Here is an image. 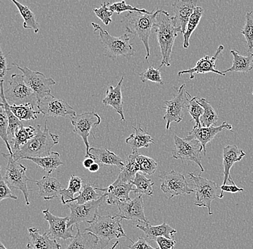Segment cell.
Returning <instances> with one entry per match:
<instances>
[{"label": "cell", "instance_id": "cell-1", "mask_svg": "<svg viewBox=\"0 0 253 249\" xmlns=\"http://www.w3.org/2000/svg\"><path fill=\"white\" fill-rule=\"evenodd\" d=\"M153 30L157 36L158 44L162 55V61L158 69L163 66L169 67L170 66L174 42L178 36V33H182L181 30L175 28L172 21V17L170 16L169 12L164 9H158Z\"/></svg>", "mask_w": 253, "mask_h": 249}, {"label": "cell", "instance_id": "cell-2", "mask_svg": "<svg viewBox=\"0 0 253 249\" xmlns=\"http://www.w3.org/2000/svg\"><path fill=\"white\" fill-rule=\"evenodd\" d=\"M58 143L59 136L50 132L45 121L43 131L41 130V126L38 124L37 135L24 144L20 150L14 153L13 158L18 161L28 157H47L51 153L52 148Z\"/></svg>", "mask_w": 253, "mask_h": 249}, {"label": "cell", "instance_id": "cell-3", "mask_svg": "<svg viewBox=\"0 0 253 249\" xmlns=\"http://www.w3.org/2000/svg\"><path fill=\"white\" fill-rule=\"evenodd\" d=\"M157 10L148 12L145 9L143 12H129L123 17V22L126 28V33L138 36L146 50L145 59L148 61L150 56L149 37L152 29H153Z\"/></svg>", "mask_w": 253, "mask_h": 249}, {"label": "cell", "instance_id": "cell-4", "mask_svg": "<svg viewBox=\"0 0 253 249\" xmlns=\"http://www.w3.org/2000/svg\"><path fill=\"white\" fill-rule=\"evenodd\" d=\"M122 220L123 218L117 215L115 216L98 215L85 231L96 235L99 239L101 249H103L113 239L127 238L123 230Z\"/></svg>", "mask_w": 253, "mask_h": 249}, {"label": "cell", "instance_id": "cell-5", "mask_svg": "<svg viewBox=\"0 0 253 249\" xmlns=\"http://www.w3.org/2000/svg\"><path fill=\"white\" fill-rule=\"evenodd\" d=\"M94 28V32L99 33V38L104 45L106 50L105 56L110 58H117L123 57L129 59L134 56L135 50L132 47V44L129 42V34L126 33L120 37H114L111 36L107 31L102 29L100 25L96 23H91Z\"/></svg>", "mask_w": 253, "mask_h": 249}, {"label": "cell", "instance_id": "cell-6", "mask_svg": "<svg viewBox=\"0 0 253 249\" xmlns=\"http://www.w3.org/2000/svg\"><path fill=\"white\" fill-rule=\"evenodd\" d=\"M8 103L15 106L30 105L38 107V99L33 90L27 84L23 74H13L9 81V87L4 91Z\"/></svg>", "mask_w": 253, "mask_h": 249}, {"label": "cell", "instance_id": "cell-7", "mask_svg": "<svg viewBox=\"0 0 253 249\" xmlns=\"http://www.w3.org/2000/svg\"><path fill=\"white\" fill-rule=\"evenodd\" d=\"M2 155L8 158L5 175L4 177H3L4 180L10 187L11 190L16 189V190H20L25 197L27 206H30L31 203L29 202V191L32 190H28V181L34 182V179H31L27 177L26 166L15 160L13 156L9 154H4V153H2Z\"/></svg>", "mask_w": 253, "mask_h": 249}, {"label": "cell", "instance_id": "cell-8", "mask_svg": "<svg viewBox=\"0 0 253 249\" xmlns=\"http://www.w3.org/2000/svg\"><path fill=\"white\" fill-rule=\"evenodd\" d=\"M175 149L172 151V157L176 160L191 161L197 164L202 173L205 172L202 165V153L204 149L202 144L197 140H187L174 135Z\"/></svg>", "mask_w": 253, "mask_h": 249}, {"label": "cell", "instance_id": "cell-9", "mask_svg": "<svg viewBox=\"0 0 253 249\" xmlns=\"http://www.w3.org/2000/svg\"><path fill=\"white\" fill-rule=\"evenodd\" d=\"M189 176L194 182L192 185L195 187L194 189L196 193L194 205L198 207L207 208L209 215H213L211 203L218 198L217 190L219 187L214 182L207 178L196 176L192 173H190Z\"/></svg>", "mask_w": 253, "mask_h": 249}, {"label": "cell", "instance_id": "cell-10", "mask_svg": "<svg viewBox=\"0 0 253 249\" xmlns=\"http://www.w3.org/2000/svg\"><path fill=\"white\" fill-rule=\"evenodd\" d=\"M107 200V195L103 194L102 198L97 201L88 202L85 204L69 203L68 208L70 209L69 226L74 228V225L81 223H87L91 224L98 216V209L104 204Z\"/></svg>", "mask_w": 253, "mask_h": 249}, {"label": "cell", "instance_id": "cell-11", "mask_svg": "<svg viewBox=\"0 0 253 249\" xmlns=\"http://www.w3.org/2000/svg\"><path fill=\"white\" fill-rule=\"evenodd\" d=\"M12 65L23 72L25 82L37 97L38 105L45 98L52 96L50 87L55 84V81L53 78H46L42 72L33 71L26 66L22 68L15 63Z\"/></svg>", "mask_w": 253, "mask_h": 249}, {"label": "cell", "instance_id": "cell-12", "mask_svg": "<svg viewBox=\"0 0 253 249\" xmlns=\"http://www.w3.org/2000/svg\"><path fill=\"white\" fill-rule=\"evenodd\" d=\"M186 84L180 86L178 94L170 101L165 102L166 113L164 115V120L166 121V129L169 130L170 124L173 122L180 123L183 119L184 110L188 108L190 99L191 96L189 92L185 89Z\"/></svg>", "mask_w": 253, "mask_h": 249}, {"label": "cell", "instance_id": "cell-13", "mask_svg": "<svg viewBox=\"0 0 253 249\" xmlns=\"http://www.w3.org/2000/svg\"><path fill=\"white\" fill-rule=\"evenodd\" d=\"M71 121L74 127V133L82 137L86 146L85 158L94 159V155L89 152L91 147L88 138L91 134V129L97 127L101 124L102 119L100 116L94 111H89L71 116Z\"/></svg>", "mask_w": 253, "mask_h": 249}, {"label": "cell", "instance_id": "cell-14", "mask_svg": "<svg viewBox=\"0 0 253 249\" xmlns=\"http://www.w3.org/2000/svg\"><path fill=\"white\" fill-rule=\"evenodd\" d=\"M159 178L161 180V189L169 199L178 195H189L195 193L194 189L189 187L185 176L175 170H171L169 173L162 172Z\"/></svg>", "mask_w": 253, "mask_h": 249}, {"label": "cell", "instance_id": "cell-15", "mask_svg": "<svg viewBox=\"0 0 253 249\" xmlns=\"http://www.w3.org/2000/svg\"><path fill=\"white\" fill-rule=\"evenodd\" d=\"M44 218L49 223V229L47 231L49 237L53 240H67L73 239V229L69 226V216L61 217L55 216L50 212L49 209L42 211Z\"/></svg>", "mask_w": 253, "mask_h": 249}, {"label": "cell", "instance_id": "cell-16", "mask_svg": "<svg viewBox=\"0 0 253 249\" xmlns=\"http://www.w3.org/2000/svg\"><path fill=\"white\" fill-rule=\"evenodd\" d=\"M38 109L44 116H74L77 115L75 110L63 99L53 96L45 98L38 105Z\"/></svg>", "mask_w": 253, "mask_h": 249}, {"label": "cell", "instance_id": "cell-17", "mask_svg": "<svg viewBox=\"0 0 253 249\" xmlns=\"http://www.w3.org/2000/svg\"><path fill=\"white\" fill-rule=\"evenodd\" d=\"M117 205L119 210V213L117 215L121 218L138 221L143 224L149 223L145 217L142 195H139L133 200L118 203Z\"/></svg>", "mask_w": 253, "mask_h": 249}, {"label": "cell", "instance_id": "cell-18", "mask_svg": "<svg viewBox=\"0 0 253 249\" xmlns=\"http://www.w3.org/2000/svg\"><path fill=\"white\" fill-rule=\"evenodd\" d=\"M134 189L132 183L122 182L119 178L112 185L105 188L96 187V190L103 191L107 195L106 203L108 205L130 201L129 193L133 192Z\"/></svg>", "mask_w": 253, "mask_h": 249}, {"label": "cell", "instance_id": "cell-19", "mask_svg": "<svg viewBox=\"0 0 253 249\" xmlns=\"http://www.w3.org/2000/svg\"><path fill=\"white\" fill-rule=\"evenodd\" d=\"M197 0H176L172 5L175 13V15L172 17V21L175 28L181 30L182 34L186 32L190 17L197 7Z\"/></svg>", "mask_w": 253, "mask_h": 249}, {"label": "cell", "instance_id": "cell-20", "mask_svg": "<svg viewBox=\"0 0 253 249\" xmlns=\"http://www.w3.org/2000/svg\"><path fill=\"white\" fill-rule=\"evenodd\" d=\"M224 129L232 130V126L224 121L219 127H204L195 125L189 135L186 137L187 140H197L202 144L204 149V155L207 154V144L210 143L214 137Z\"/></svg>", "mask_w": 253, "mask_h": 249}, {"label": "cell", "instance_id": "cell-21", "mask_svg": "<svg viewBox=\"0 0 253 249\" xmlns=\"http://www.w3.org/2000/svg\"><path fill=\"white\" fill-rule=\"evenodd\" d=\"M224 48V46L222 45H219L217 49H216L214 56L212 57L205 56L204 58H201L197 63L195 67L178 72V76H181V75H184V74H189L190 79L193 80L194 79V75L195 74L207 73V72H214V73L218 74V75L224 76V75H226L225 74L219 71L216 70V65H215L216 59H217L219 55L221 54Z\"/></svg>", "mask_w": 253, "mask_h": 249}, {"label": "cell", "instance_id": "cell-22", "mask_svg": "<svg viewBox=\"0 0 253 249\" xmlns=\"http://www.w3.org/2000/svg\"><path fill=\"white\" fill-rule=\"evenodd\" d=\"M246 154L243 149H239L236 145H228L223 148L222 158L223 167H224V179L222 185H227V181L232 182V185H235L230 175L231 168L236 162L241 161Z\"/></svg>", "mask_w": 253, "mask_h": 249}, {"label": "cell", "instance_id": "cell-23", "mask_svg": "<svg viewBox=\"0 0 253 249\" xmlns=\"http://www.w3.org/2000/svg\"><path fill=\"white\" fill-rule=\"evenodd\" d=\"M29 238L27 248L29 249H61V244L50 239L47 232L41 234L36 228H28Z\"/></svg>", "mask_w": 253, "mask_h": 249}, {"label": "cell", "instance_id": "cell-24", "mask_svg": "<svg viewBox=\"0 0 253 249\" xmlns=\"http://www.w3.org/2000/svg\"><path fill=\"white\" fill-rule=\"evenodd\" d=\"M39 187L40 195L45 201H50L54 198H61L63 186L55 178L44 176L40 180H34Z\"/></svg>", "mask_w": 253, "mask_h": 249}, {"label": "cell", "instance_id": "cell-25", "mask_svg": "<svg viewBox=\"0 0 253 249\" xmlns=\"http://www.w3.org/2000/svg\"><path fill=\"white\" fill-rule=\"evenodd\" d=\"M123 80H124V76L122 77L115 87L112 86H108V89L106 91L105 98L103 99L102 103L105 106H111L117 113L120 114V119L122 121H126L124 109H123V95H122Z\"/></svg>", "mask_w": 253, "mask_h": 249}, {"label": "cell", "instance_id": "cell-26", "mask_svg": "<svg viewBox=\"0 0 253 249\" xmlns=\"http://www.w3.org/2000/svg\"><path fill=\"white\" fill-rule=\"evenodd\" d=\"M143 225H136L137 228L141 230L150 240L156 241L158 237H165L166 239H174V235L177 231L164 222L159 225H152L150 223H144Z\"/></svg>", "mask_w": 253, "mask_h": 249}, {"label": "cell", "instance_id": "cell-27", "mask_svg": "<svg viewBox=\"0 0 253 249\" xmlns=\"http://www.w3.org/2000/svg\"><path fill=\"white\" fill-rule=\"evenodd\" d=\"M97 236L94 233L82 232L77 225V233L65 249H94L99 244Z\"/></svg>", "mask_w": 253, "mask_h": 249}, {"label": "cell", "instance_id": "cell-28", "mask_svg": "<svg viewBox=\"0 0 253 249\" xmlns=\"http://www.w3.org/2000/svg\"><path fill=\"white\" fill-rule=\"evenodd\" d=\"M89 152L94 155V160L96 163L101 165H113L123 169L125 162L115 153L104 148L91 147Z\"/></svg>", "mask_w": 253, "mask_h": 249}, {"label": "cell", "instance_id": "cell-29", "mask_svg": "<svg viewBox=\"0 0 253 249\" xmlns=\"http://www.w3.org/2000/svg\"><path fill=\"white\" fill-rule=\"evenodd\" d=\"M134 129V133L131 134L127 138H126V144L129 145L132 149V153L138 152V149L140 148L149 147L151 144H155L154 140L150 135H148L141 127Z\"/></svg>", "mask_w": 253, "mask_h": 249}, {"label": "cell", "instance_id": "cell-30", "mask_svg": "<svg viewBox=\"0 0 253 249\" xmlns=\"http://www.w3.org/2000/svg\"><path fill=\"white\" fill-rule=\"evenodd\" d=\"M230 53L233 56V64L232 67L223 71V73L238 72L246 74L253 70V53H248V56H243L236 50H231Z\"/></svg>", "mask_w": 253, "mask_h": 249}, {"label": "cell", "instance_id": "cell-31", "mask_svg": "<svg viewBox=\"0 0 253 249\" xmlns=\"http://www.w3.org/2000/svg\"><path fill=\"white\" fill-rule=\"evenodd\" d=\"M138 152L132 153L126 157L125 165L121 169L118 178L122 182L131 183L134 180L136 174L140 171L137 162V154Z\"/></svg>", "mask_w": 253, "mask_h": 249}, {"label": "cell", "instance_id": "cell-32", "mask_svg": "<svg viewBox=\"0 0 253 249\" xmlns=\"http://www.w3.org/2000/svg\"><path fill=\"white\" fill-rule=\"evenodd\" d=\"M25 160L34 162L44 171L46 172L47 174H51L56 168L63 165V162L60 159V154L57 152H51L47 157H28Z\"/></svg>", "mask_w": 253, "mask_h": 249}, {"label": "cell", "instance_id": "cell-33", "mask_svg": "<svg viewBox=\"0 0 253 249\" xmlns=\"http://www.w3.org/2000/svg\"><path fill=\"white\" fill-rule=\"evenodd\" d=\"M37 135V128L33 126L28 127H23L17 129L15 137L9 141V144H12V152L15 153L20 150L24 144H26L30 140Z\"/></svg>", "mask_w": 253, "mask_h": 249}, {"label": "cell", "instance_id": "cell-34", "mask_svg": "<svg viewBox=\"0 0 253 249\" xmlns=\"http://www.w3.org/2000/svg\"><path fill=\"white\" fill-rule=\"evenodd\" d=\"M0 85H1V95L0 96H1V105L4 107V111H5L6 114H7L8 121H9V127H8L7 131L8 136L12 137V139H13L17 129L23 127V124L21 121L18 118L16 117L15 114L12 113L10 105H9L7 99H6L5 95H4V80H1Z\"/></svg>", "mask_w": 253, "mask_h": 249}, {"label": "cell", "instance_id": "cell-35", "mask_svg": "<svg viewBox=\"0 0 253 249\" xmlns=\"http://www.w3.org/2000/svg\"><path fill=\"white\" fill-rule=\"evenodd\" d=\"M102 195L103 194L101 195V194L96 193V187H94V186L90 185L89 183L85 184L83 186L82 191L77 197L73 198L72 200L65 201L63 204H69V203L75 201L79 205L85 204L88 202L97 201L99 198H102Z\"/></svg>", "mask_w": 253, "mask_h": 249}, {"label": "cell", "instance_id": "cell-36", "mask_svg": "<svg viewBox=\"0 0 253 249\" xmlns=\"http://www.w3.org/2000/svg\"><path fill=\"white\" fill-rule=\"evenodd\" d=\"M12 2L15 4L16 7L18 9L20 15L24 19L23 28L24 29L33 30L35 33L39 32V23L36 20V15L32 12L31 9L26 5H23L21 3L18 2L15 0H12Z\"/></svg>", "mask_w": 253, "mask_h": 249}, {"label": "cell", "instance_id": "cell-37", "mask_svg": "<svg viewBox=\"0 0 253 249\" xmlns=\"http://www.w3.org/2000/svg\"><path fill=\"white\" fill-rule=\"evenodd\" d=\"M198 102H199V105L202 106L204 108V113L202 118H201L202 127H212L213 125L217 123L218 119H219L217 113H216L210 102H208L205 98L198 99Z\"/></svg>", "mask_w": 253, "mask_h": 249}, {"label": "cell", "instance_id": "cell-38", "mask_svg": "<svg viewBox=\"0 0 253 249\" xmlns=\"http://www.w3.org/2000/svg\"><path fill=\"white\" fill-rule=\"evenodd\" d=\"M131 183L135 185L136 188L134 189L133 191L134 193L153 196V187L155 183L151 179H148L144 175L137 173L134 180Z\"/></svg>", "mask_w": 253, "mask_h": 249}, {"label": "cell", "instance_id": "cell-39", "mask_svg": "<svg viewBox=\"0 0 253 249\" xmlns=\"http://www.w3.org/2000/svg\"><path fill=\"white\" fill-rule=\"evenodd\" d=\"M203 13L204 9L201 7H197L195 10H194V13L190 17L189 23H188L187 27H186V32L183 34V38H184V40H183V48H189L190 37H191V35L195 31L196 28L199 25Z\"/></svg>", "mask_w": 253, "mask_h": 249}, {"label": "cell", "instance_id": "cell-40", "mask_svg": "<svg viewBox=\"0 0 253 249\" xmlns=\"http://www.w3.org/2000/svg\"><path fill=\"white\" fill-rule=\"evenodd\" d=\"M12 113L15 114L16 117L18 118L20 121H31L37 119L39 111H36L35 107L30 105L10 106Z\"/></svg>", "mask_w": 253, "mask_h": 249}, {"label": "cell", "instance_id": "cell-41", "mask_svg": "<svg viewBox=\"0 0 253 249\" xmlns=\"http://www.w3.org/2000/svg\"><path fill=\"white\" fill-rule=\"evenodd\" d=\"M83 180L82 178L71 175L67 188L63 189L61 191V201H69L74 198L75 194L79 193L83 188Z\"/></svg>", "mask_w": 253, "mask_h": 249}, {"label": "cell", "instance_id": "cell-42", "mask_svg": "<svg viewBox=\"0 0 253 249\" xmlns=\"http://www.w3.org/2000/svg\"><path fill=\"white\" fill-rule=\"evenodd\" d=\"M240 33L244 36L248 46V53L253 50V12H248L245 15V23Z\"/></svg>", "mask_w": 253, "mask_h": 249}, {"label": "cell", "instance_id": "cell-43", "mask_svg": "<svg viewBox=\"0 0 253 249\" xmlns=\"http://www.w3.org/2000/svg\"><path fill=\"white\" fill-rule=\"evenodd\" d=\"M137 162L140 168V172L144 175L152 176L157 170L158 163L154 159L148 156L142 155L139 152L137 154Z\"/></svg>", "mask_w": 253, "mask_h": 249}, {"label": "cell", "instance_id": "cell-44", "mask_svg": "<svg viewBox=\"0 0 253 249\" xmlns=\"http://www.w3.org/2000/svg\"><path fill=\"white\" fill-rule=\"evenodd\" d=\"M8 127H9V121H8L7 114L4 111V107L1 103L0 104V135H1L3 141L5 143L6 146L9 151V154L13 156L14 153L12 152V147L9 144V138L7 134Z\"/></svg>", "mask_w": 253, "mask_h": 249}, {"label": "cell", "instance_id": "cell-45", "mask_svg": "<svg viewBox=\"0 0 253 249\" xmlns=\"http://www.w3.org/2000/svg\"><path fill=\"white\" fill-rule=\"evenodd\" d=\"M187 110L192 117L193 120L195 121L196 125L198 127H202L201 118L204 113V108L199 105L197 97H192L190 99Z\"/></svg>", "mask_w": 253, "mask_h": 249}, {"label": "cell", "instance_id": "cell-46", "mask_svg": "<svg viewBox=\"0 0 253 249\" xmlns=\"http://www.w3.org/2000/svg\"><path fill=\"white\" fill-rule=\"evenodd\" d=\"M139 77H140V79L141 80L142 83H145V82L149 80V81L159 83L161 85L164 84L159 69H155L153 66L140 72Z\"/></svg>", "mask_w": 253, "mask_h": 249}, {"label": "cell", "instance_id": "cell-47", "mask_svg": "<svg viewBox=\"0 0 253 249\" xmlns=\"http://www.w3.org/2000/svg\"><path fill=\"white\" fill-rule=\"evenodd\" d=\"M110 3L104 2L102 4L100 8H96L94 9V13L96 17L102 20V23L105 25H108L112 23V16L114 12H112L109 8Z\"/></svg>", "mask_w": 253, "mask_h": 249}, {"label": "cell", "instance_id": "cell-48", "mask_svg": "<svg viewBox=\"0 0 253 249\" xmlns=\"http://www.w3.org/2000/svg\"><path fill=\"white\" fill-rule=\"evenodd\" d=\"M109 8L113 12H116L118 14H121L122 12H143L145 9H139L136 7H132V5L126 4V1H119V2L113 3L110 4Z\"/></svg>", "mask_w": 253, "mask_h": 249}, {"label": "cell", "instance_id": "cell-49", "mask_svg": "<svg viewBox=\"0 0 253 249\" xmlns=\"http://www.w3.org/2000/svg\"><path fill=\"white\" fill-rule=\"evenodd\" d=\"M7 198L17 200V197L12 193L10 187L6 183L4 178L0 173V201H2L3 200L7 199Z\"/></svg>", "mask_w": 253, "mask_h": 249}, {"label": "cell", "instance_id": "cell-50", "mask_svg": "<svg viewBox=\"0 0 253 249\" xmlns=\"http://www.w3.org/2000/svg\"><path fill=\"white\" fill-rule=\"evenodd\" d=\"M130 241L132 243L127 246L129 249H157L153 248L144 238H138L136 241Z\"/></svg>", "mask_w": 253, "mask_h": 249}, {"label": "cell", "instance_id": "cell-51", "mask_svg": "<svg viewBox=\"0 0 253 249\" xmlns=\"http://www.w3.org/2000/svg\"><path fill=\"white\" fill-rule=\"evenodd\" d=\"M156 241L160 249H174L176 244L175 239H169L165 237H158Z\"/></svg>", "mask_w": 253, "mask_h": 249}, {"label": "cell", "instance_id": "cell-52", "mask_svg": "<svg viewBox=\"0 0 253 249\" xmlns=\"http://www.w3.org/2000/svg\"><path fill=\"white\" fill-rule=\"evenodd\" d=\"M221 193L218 195V198H221L224 197V193H237L239 192L244 191V189L237 187L236 185H222L220 187Z\"/></svg>", "mask_w": 253, "mask_h": 249}, {"label": "cell", "instance_id": "cell-53", "mask_svg": "<svg viewBox=\"0 0 253 249\" xmlns=\"http://www.w3.org/2000/svg\"><path fill=\"white\" fill-rule=\"evenodd\" d=\"M7 64L5 56H4L1 48H0V76H1V78L6 75L7 71H9L11 69L9 68H7Z\"/></svg>", "mask_w": 253, "mask_h": 249}, {"label": "cell", "instance_id": "cell-54", "mask_svg": "<svg viewBox=\"0 0 253 249\" xmlns=\"http://www.w3.org/2000/svg\"><path fill=\"white\" fill-rule=\"evenodd\" d=\"M95 162L94 159L92 158H85V160L83 162V166L86 169H89L91 168V165H93Z\"/></svg>", "mask_w": 253, "mask_h": 249}, {"label": "cell", "instance_id": "cell-55", "mask_svg": "<svg viewBox=\"0 0 253 249\" xmlns=\"http://www.w3.org/2000/svg\"><path fill=\"white\" fill-rule=\"evenodd\" d=\"M99 170V165L96 162H94L92 165H91V168L88 169L91 173H96L98 170Z\"/></svg>", "mask_w": 253, "mask_h": 249}, {"label": "cell", "instance_id": "cell-56", "mask_svg": "<svg viewBox=\"0 0 253 249\" xmlns=\"http://www.w3.org/2000/svg\"><path fill=\"white\" fill-rule=\"evenodd\" d=\"M119 243H120V242H119V241H116V242H115V244H114L113 246H112V247H111V248L110 249H116V247H118Z\"/></svg>", "mask_w": 253, "mask_h": 249}, {"label": "cell", "instance_id": "cell-57", "mask_svg": "<svg viewBox=\"0 0 253 249\" xmlns=\"http://www.w3.org/2000/svg\"><path fill=\"white\" fill-rule=\"evenodd\" d=\"M0 249H7L6 248L5 246L2 244V242H0Z\"/></svg>", "mask_w": 253, "mask_h": 249}, {"label": "cell", "instance_id": "cell-58", "mask_svg": "<svg viewBox=\"0 0 253 249\" xmlns=\"http://www.w3.org/2000/svg\"></svg>", "mask_w": 253, "mask_h": 249}]
</instances>
